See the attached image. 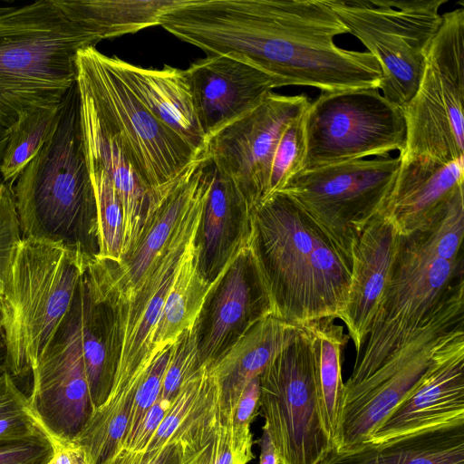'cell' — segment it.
Masks as SVG:
<instances>
[{"mask_svg":"<svg viewBox=\"0 0 464 464\" xmlns=\"http://www.w3.org/2000/svg\"><path fill=\"white\" fill-rule=\"evenodd\" d=\"M463 324L461 285L373 373L343 392L333 450L346 452L368 444L381 424L420 382L440 351L464 333Z\"/></svg>","mask_w":464,"mask_h":464,"instance_id":"cell-8","label":"cell"},{"mask_svg":"<svg viewBox=\"0 0 464 464\" xmlns=\"http://www.w3.org/2000/svg\"><path fill=\"white\" fill-rule=\"evenodd\" d=\"M114 57L129 86L152 115L200 151L206 136L185 70L169 65L148 69Z\"/></svg>","mask_w":464,"mask_h":464,"instance_id":"cell-24","label":"cell"},{"mask_svg":"<svg viewBox=\"0 0 464 464\" xmlns=\"http://www.w3.org/2000/svg\"><path fill=\"white\" fill-rule=\"evenodd\" d=\"M464 8L442 14L418 87L402 111L406 140L401 160H464Z\"/></svg>","mask_w":464,"mask_h":464,"instance_id":"cell-10","label":"cell"},{"mask_svg":"<svg viewBox=\"0 0 464 464\" xmlns=\"http://www.w3.org/2000/svg\"><path fill=\"white\" fill-rule=\"evenodd\" d=\"M80 106L88 165L106 174L121 204L124 256L135 245L143 227L152 189L141 180L118 142L101 126L92 111L81 101Z\"/></svg>","mask_w":464,"mask_h":464,"instance_id":"cell-25","label":"cell"},{"mask_svg":"<svg viewBox=\"0 0 464 464\" xmlns=\"http://www.w3.org/2000/svg\"><path fill=\"white\" fill-rule=\"evenodd\" d=\"M463 265V257H439L423 231L402 236L389 282L344 391L373 373L417 333L441 302L464 285Z\"/></svg>","mask_w":464,"mask_h":464,"instance_id":"cell-7","label":"cell"},{"mask_svg":"<svg viewBox=\"0 0 464 464\" xmlns=\"http://www.w3.org/2000/svg\"><path fill=\"white\" fill-rule=\"evenodd\" d=\"M180 447L169 443L153 450L135 451L120 449L101 464H180Z\"/></svg>","mask_w":464,"mask_h":464,"instance_id":"cell-42","label":"cell"},{"mask_svg":"<svg viewBox=\"0 0 464 464\" xmlns=\"http://www.w3.org/2000/svg\"><path fill=\"white\" fill-rule=\"evenodd\" d=\"M304 94L271 92L257 106L208 136L201 151L254 208L269 195L274 155L286 126L310 103Z\"/></svg>","mask_w":464,"mask_h":464,"instance_id":"cell-15","label":"cell"},{"mask_svg":"<svg viewBox=\"0 0 464 464\" xmlns=\"http://www.w3.org/2000/svg\"><path fill=\"white\" fill-rule=\"evenodd\" d=\"M5 360V345L2 330L0 329V364Z\"/></svg>","mask_w":464,"mask_h":464,"instance_id":"cell-46","label":"cell"},{"mask_svg":"<svg viewBox=\"0 0 464 464\" xmlns=\"http://www.w3.org/2000/svg\"><path fill=\"white\" fill-rule=\"evenodd\" d=\"M89 166V165H88ZM99 225L100 251L96 258L117 263L122 256L123 217L118 195L106 174L89 166Z\"/></svg>","mask_w":464,"mask_h":464,"instance_id":"cell-35","label":"cell"},{"mask_svg":"<svg viewBox=\"0 0 464 464\" xmlns=\"http://www.w3.org/2000/svg\"><path fill=\"white\" fill-rule=\"evenodd\" d=\"M170 402L158 398L143 417L139 429L127 450L143 451L160 426L169 408Z\"/></svg>","mask_w":464,"mask_h":464,"instance_id":"cell-43","label":"cell"},{"mask_svg":"<svg viewBox=\"0 0 464 464\" xmlns=\"http://www.w3.org/2000/svg\"><path fill=\"white\" fill-rule=\"evenodd\" d=\"M196 237L179 262L166 297L152 340L154 353L174 343L193 327L213 286L200 275L197 266Z\"/></svg>","mask_w":464,"mask_h":464,"instance_id":"cell-30","label":"cell"},{"mask_svg":"<svg viewBox=\"0 0 464 464\" xmlns=\"http://www.w3.org/2000/svg\"><path fill=\"white\" fill-rule=\"evenodd\" d=\"M23 238L61 245L92 261L100 251L96 199L75 82L53 134L12 185Z\"/></svg>","mask_w":464,"mask_h":464,"instance_id":"cell-3","label":"cell"},{"mask_svg":"<svg viewBox=\"0 0 464 464\" xmlns=\"http://www.w3.org/2000/svg\"><path fill=\"white\" fill-rule=\"evenodd\" d=\"M56 444L50 439L0 441V464H47Z\"/></svg>","mask_w":464,"mask_h":464,"instance_id":"cell-41","label":"cell"},{"mask_svg":"<svg viewBox=\"0 0 464 464\" xmlns=\"http://www.w3.org/2000/svg\"><path fill=\"white\" fill-rule=\"evenodd\" d=\"M334 321L325 318L310 323L322 415L332 441L339 422L344 391L342 352L350 338L343 327Z\"/></svg>","mask_w":464,"mask_h":464,"instance_id":"cell-31","label":"cell"},{"mask_svg":"<svg viewBox=\"0 0 464 464\" xmlns=\"http://www.w3.org/2000/svg\"><path fill=\"white\" fill-rule=\"evenodd\" d=\"M401 163L390 154L301 170L279 190L288 194L352 260L365 227L382 213Z\"/></svg>","mask_w":464,"mask_h":464,"instance_id":"cell-13","label":"cell"},{"mask_svg":"<svg viewBox=\"0 0 464 464\" xmlns=\"http://www.w3.org/2000/svg\"><path fill=\"white\" fill-rule=\"evenodd\" d=\"M82 354L93 411L106 400L113 381L115 357L111 338L110 307L92 294L82 275L73 300Z\"/></svg>","mask_w":464,"mask_h":464,"instance_id":"cell-27","label":"cell"},{"mask_svg":"<svg viewBox=\"0 0 464 464\" xmlns=\"http://www.w3.org/2000/svg\"><path fill=\"white\" fill-rule=\"evenodd\" d=\"M319 464H464V421L353 450H332Z\"/></svg>","mask_w":464,"mask_h":464,"instance_id":"cell-26","label":"cell"},{"mask_svg":"<svg viewBox=\"0 0 464 464\" xmlns=\"http://www.w3.org/2000/svg\"><path fill=\"white\" fill-rule=\"evenodd\" d=\"M185 72L206 138L254 109L277 88L266 73L229 55L206 56Z\"/></svg>","mask_w":464,"mask_h":464,"instance_id":"cell-19","label":"cell"},{"mask_svg":"<svg viewBox=\"0 0 464 464\" xmlns=\"http://www.w3.org/2000/svg\"><path fill=\"white\" fill-rule=\"evenodd\" d=\"M44 438L53 440L34 411L28 396L18 387L5 363H1L0 441H23Z\"/></svg>","mask_w":464,"mask_h":464,"instance_id":"cell-33","label":"cell"},{"mask_svg":"<svg viewBox=\"0 0 464 464\" xmlns=\"http://www.w3.org/2000/svg\"><path fill=\"white\" fill-rule=\"evenodd\" d=\"M57 5L101 40L160 25L167 12L182 0H55Z\"/></svg>","mask_w":464,"mask_h":464,"instance_id":"cell-28","label":"cell"},{"mask_svg":"<svg viewBox=\"0 0 464 464\" xmlns=\"http://www.w3.org/2000/svg\"><path fill=\"white\" fill-rule=\"evenodd\" d=\"M249 249L273 315L299 325L339 318L352 260L288 194L275 192L253 208Z\"/></svg>","mask_w":464,"mask_h":464,"instance_id":"cell-2","label":"cell"},{"mask_svg":"<svg viewBox=\"0 0 464 464\" xmlns=\"http://www.w3.org/2000/svg\"><path fill=\"white\" fill-rule=\"evenodd\" d=\"M464 421V333L450 342L411 394L374 432L384 441Z\"/></svg>","mask_w":464,"mask_h":464,"instance_id":"cell-18","label":"cell"},{"mask_svg":"<svg viewBox=\"0 0 464 464\" xmlns=\"http://www.w3.org/2000/svg\"><path fill=\"white\" fill-rule=\"evenodd\" d=\"M80 101L119 144L141 180L153 189L175 178L200 152L145 107L118 69L95 46L76 57Z\"/></svg>","mask_w":464,"mask_h":464,"instance_id":"cell-6","label":"cell"},{"mask_svg":"<svg viewBox=\"0 0 464 464\" xmlns=\"http://www.w3.org/2000/svg\"><path fill=\"white\" fill-rule=\"evenodd\" d=\"M401 239L393 222L380 213L365 227L353 247L348 298L339 319L348 329L356 357L370 333Z\"/></svg>","mask_w":464,"mask_h":464,"instance_id":"cell-20","label":"cell"},{"mask_svg":"<svg viewBox=\"0 0 464 464\" xmlns=\"http://www.w3.org/2000/svg\"><path fill=\"white\" fill-rule=\"evenodd\" d=\"M233 419L218 415L181 444L180 464H247L250 459L236 448Z\"/></svg>","mask_w":464,"mask_h":464,"instance_id":"cell-34","label":"cell"},{"mask_svg":"<svg viewBox=\"0 0 464 464\" xmlns=\"http://www.w3.org/2000/svg\"><path fill=\"white\" fill-rule=\"evenodd\" d=\"M464 160L442 163L428 158L401 160L382 213L403 237L427 228L463 195Z\"/></svg>","mask_w":464,"mask_h":464,"instance_id":"cell-21","label":"cell"},{"mask_svg":"<svg viewBox=\"0 0 464 464\" xmlns=\"http://www.w3.org/2000/svg\"><path fill=\"white\" fill-rule=\"evenodd\" d=\"M217 379L202 366L181 387L145 450L169 443L181 444L213 420L219 412ZM144 451V450H143Z\"/></svg>","mask_w":464,"mask_h":464,"instance_id":"cell-29","label":"cell"},{"mask_svg":"<svg viewBox=\"0 0 464 464\" xmlns=\"http://www.w3.org/2000/svg\"><path fill=\"white\" fill-rule=\"evenodd\" d=\"M8 139V129L0 127V162Z\"/></svg>","mask_w":464,"mask_h":464,"instance_id":"cell-45","label":"cell"},{"mask_svg":"<svg viewBox=\"0 0 464 464\" xmlns=\"http://www.w3.org/2000/svg\"><path fill=\"white\" fill-rule=\"evenodd\" d=\"M306 141L301 170L403 150L402 108L377 88L322 92L304 113ZM300 170V171H301Z\"/></svg>","mask_w":464,"mask_h":464,"instance_id":"cell-12","label":"cell"},{"mask_svg":"<svg viewBox=\"0 0 464 464\" xmlns=\"http://www.w3.org/2000/svg\"><path fill=\"white\" fill-rule=\"evenodd\" d=\"M338 19L378 62L379 90L402 108L413 96L447 0H325Z\"/></svg>","mask_w":464,"mask_h":464,"instance_id":"cell-9","label":"cell"},{"mask_svg":"<svg viewBox=\"0 0 464 464\" xmlns=\"http://www.w3.org/2000/svg\"><path fill=\"white\" fill-rule=\"evenodd\" d=\"M213 175L212 160L200 151L175 178L152 189L135 245L117 263L95 258L86 268L92 292L99 301L114 307L131 300L185 215L211 184Z\"/></svg>","mask_w":464,"mask_h":464,"instance_id":"cell-14","label":"cell"},{"mask_svg":"<svg viewBox=\"0 0 464 464\" xmlns=\"http://www.w3.org/2000/svg\"><path fill=\"white\" fill-rule=\"evenodd\" d=\"M260 384L259 376L251 380L244 388L236 407L232 433L237 450L249 459H254L253 435L251 423L259 412Z\"/></svg>","mask_w":464,"mask_h":464,"instance_id":"cell-40","label":"cell"},{"mask_svg":"<svg viewBox=\"0 0 464 464\" xmlns=\"http://www.w3.org/2000/svg\"><path fill=\"white\" fill-rule=\"evenodd\" d=\"M101 41L55 0L5 7L0 13V127L60 103L76 82L78 52Z\"/></svg>","mask_w":464,"mask_h":464,"instance_id":"cell-4","label":"cell"},{"mask_svg":"<svg viewBox=\"0 0 464 464\" xmlns=\"http://www.w3.org/2000/svg\"><path fill=\"white\" fill-rule=\"evenodd\" d=\"M256 442L260 448L259 464H280L277 451L265 426L262 427V435Z\"/></svg>","mask_w":464,"mask_h":464,"instance_id":"cell-44","label":"cell"},{"mask_svg":"<svg viewBox=\"0 0 464 464\" xmlns=\"http://www.w3.org/2000/svg\"><path fill=\"white\" fill-rule=\"evenodd\" d=\"M91 262L58 244L22 239L0 296L5 363L14 377L32 373L67 316Z\"/></svg>","mask_w":464,"mask_h":464,"instance_id":"cell-5","label":"cell"},{"mask_svg":"<svg viewBox=\"0 0 464 464\" xmlns=\"http://www.w3.org/2000/svg\"><path fill=\"white\" fill-rule=\"evenodd\" d=\"M252 210V205L234 181L214 166L195 240L198 269L210 285L249 246Z\"/></svg>","mask_w":464,"mask_h":464,"instance_id":"cell-22","label":"cell"},{"mask_svg":"<svg viewBox=\"0 0 464 464\" xmlns=\"http://www.w3.org/2000/svg\"><path fill=\"white\" fill-rule=\"evenodd\" d=\"M22 239L11 189L0 179V296L3 294L14 253Z\"/></svg>","mask_w":464,"mask_h":464,"instance_id":"cell-39","label":"cell"},{"mask_svg":"<svg viewBox=\"0 0 464 464\" xmlns=\"http://www.w3.org/2000/svg\"><path fill=\"white\" fill-rule=\"evenodd\" d=\"M5 7H0V13L5 10Z\"/></svg>","mask_w":464,"mask_h":464,"instance_id":"cell-47","label":"cell"},{"mask_svg":"<svg viewBox=\"0 0 464 464\" xmlns=\"http://www.w3.org/2000/svg\"><path fill=\"white\" fill-rule=\"evenodd\" d=\"M272 314L249 246L214 282L195 324L201 366L215 363L256 322Z\"/></svg>","mask_w":464,"mask_h":464,"instance_id":"cell-17","label":"cell"},{"mask_svg":"<svg viewBox=\"0 0 464 464\" xmlns=\"http://www.w3.org/2000/svg\"><path fill=\"white\" fill-rule=\"evenodd\" d=\"M174 345L175 343L169 344L156 354L140 380L134 394L129 423L121 449L130 447L143 417L158 400Z\"/></svg>","mask_w":464,"mask_h":464,"instance_id":"cell-37","label":"cell"},{"mask_svg":"<svg viewBox=\"0 0 464 464\" xmlns=\"http://www.w3.org/2000/svg\"><path fill=\"white\" fill-rule=\"evenodd\" d=\"M201 367L198 355L197 332L194 325L183 332L175 342L159 397L171 402L183 384Z\"/></svg>","mask_w":464,"mask_h":464,"instance_id":"cell-38","label":"cell"},{"mask_svg":"<svg viewBox=\"0 0 464 464\" xmlns=\"http://www.w3.org/2000/svg\"><path fill=\"white\" fill-rule=\"evenodd\" d=\"M300 325L273 314L263 317L208 368L218 383L221 415L233 418L244 388L263 372Z\"/></svg>","mask_w":464,"mask_h":464,"instance_id":"cell-23","label":"cell"},{"mask_svg":"<svg viewBox=\"0 0 464 464\" xmlns=\"http://www.w3.org/2000/svg\"><path fill=\"white\" fill-rule=\"evenodd\" d=\"M160 25L206 56L229 55L253 65L277 88L334 92L379 89L382 82L370 53L335 44L348 30L325 0H182Z\"/></svg>","mask_w":464,"mask_h":464,"instance_id":"cell-1","label":"cell"},{"mask_svg":"<svg viewBox=\"0 0 464 464\" xmlns=\"http://www.w3.org/2000/svg\"><path fill=\"white\" fill-rule=\"evenodd\" d=\"M304 113L293 120L280 137L271 168L268 197L281 190L303 168L306 152Z\"/></svg>","mask_w":464,"mask_h":464,"instance_id":"cell-36","label":"cell"},{"mask_svg":"<svg viewBox=\"0 0 464 464\" xmlns=\"http://www.w3.org/2000/svg\"><path fill=\"white\" fill-rule=\"evenodd\" d=\"M259 410L280 464H319L334 449L324 424L311 324L259 375Z\"/></svg>","mask_w":464,"mask_h":464,"instance_id":"cell-11","label":"cell"},{"mask_svg":"<svg viewBox=\"0 0 464 464\" xmlns=\"http://www.w3.org/2000/svg\"><path fill=\"white\" fill-rule=\"evenodd\" d=\"M62 107L63 101L28 111L8 129L7 143L0 162V179L7 186L13 184L53 134Z\"/></svg>","mask_w":464,"mask_h":464,"instance_id":"cell-32","label":"cell"},{"mask_svg":"<svg viewBox=\"0 0 464 464\" xmlns=\"http://www.w3.org/2000/svg\"><path fill=\"white\" fill-rule=\"evenodd\" d=\"M32 376L34 411L56 445L72 441L93 411L73 302Z\"/></svg>","mask_w":464,"mask_h":464,"instance_id":"cell-16","label":"cell"}]
</instances>
